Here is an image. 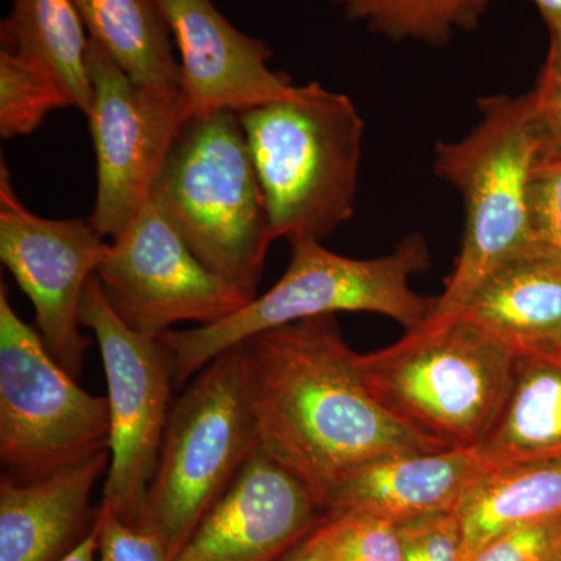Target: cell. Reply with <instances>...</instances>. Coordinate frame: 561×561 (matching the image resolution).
Wrapping results in <instances>:
<instances>
[{"instance_id":"cell-1","label":"cell","mask_w":561,"mask_h":561,"mask_svg":"<svg viewBox=\"0 0 561 561\" xmlns=\"http://www.w3.org/2000/svg\"><path fill=\"white\" fill-rule=\"evenodd\" d=\"M241 345L261 446L320 504L342 476L362 465L449 449L371 393L335 316L283 324Z\"/></svg>"},{"instance_id":"cell-2","label":"cell","mask_w":561,"mask_h":561,"mask_svg":"<svg viewBox=\"0 0 561 561\" xmlns=\"http://www.w3.org/2000/svg\"><path fill=\"white\" fill-rule=\"evenodd\" d=\"M290 264L278 283L227 319L168 331L158 341L171 365L173 387L184 386L224 351L251 335L312 317L373 312L398 321L408 331L430 319L434 298L412 289L416 273L430 268L426 239L409 234L389 254L354 260L324 249L319 241L290 242Z\"/></svg>"},{"instance_id":"cell-3","label":"cell","mask_w":561,"mask_h":561,"mask_svg":"<svg viewBox=\"0 0 561 561\" xmlns=\"http://www.w3.org/2000/svg\"><path fill=\"white\" fill-rule=\"evenodd\" d=\"M273 239L323 241L356 210L364 119L319 81L239 114Z\"/></svg>"},{"instance_id":"cell-4","label":"cell","mask_w":561,"mask_h":561,"mask_svg":"<svg viewBox=\"0 0 561 561\" xmlns=\"http://www.w3.org/2000/svg\"><path fill=\"white\" fill-rule=\"evenodd\" d=\"M478 105V125L434 150L435 175L463 202L465 232L456 267L424 324L459 319L497 268L534 249L529 186L541 142L529 92L491 95L479 99Z\"/></svg>"},{"instance_id":"cell-5","label":"cell","mask_w":561,"mask_h":561,"mask_svg":"<svg viewBox=\"0 0 561 561\" xmlns=\"http://www.w3.org/2000/svg\"><path fill=\"white\" fill-rule=\"evenodd\" d=\"M151 198L210 272L247 300L257 297L275 239L238 113L192 117Z\"/></svg>"},{"instance_id":"cell-6","label":"cell","mask_w":561,"mask_h":561,"mask_svg":"<svg viewBox=\"0 0 561 561\" xmlns=\"http://www.w3.org/2000/svg\"><path fill=\"white\" fill-rule=\"evenodd\" d=\"M518 357L459 317L357 354V367L371 393L413 430L446 448H478L500 416Z\"/></svg>"},{"instance_id":"cell-7","label":"cell","mask_w":561,"mask_h":561,"mask_svg":"<svg viewBox=\"0 0 561 561\" xmlns=\"http://www.w3.org/2000/svg\"><path fill=\"white\" fill-rule=\"evenodd\" d=\"M261 446L242 345L224 351L172 402L157 471L135 527L171 561Z\"/></svg>"},{"instance_id":"cell-8","label":"cell","mask_w":561,"mask_h":561,"mask_svg":"<svg viewBox=\"0 0 561 561\" xmlns=\"http://www.w3.org/2000/svg\"><path fill=\"white\" fill-rule=\"evenodd\" d=\"M108 398L92 397L55 360L0 286V461L25 482L110 449Z\"/></svg>"},{"instance_id":"cell-9","label":"cell","mask_w":561,"mask_h":561,"mask_svg":"<svg viewBox=\"0 0 561 561\" xmlns=\"http://www.w3.org/2000/svg\"><path fill=\"white\" fill-rule=\"evenodd\" d=\"M88 111L98 192L90 221L103 239L121 234L153 197L169 154L192 119L180 88L136 83L90 39Z\"/></svg>"},{"instance_id":"cell-10","label":"cell","mask_w":561,"mask_h":561,"mask_svg":"<svg viewBox=\"0 0 561 561\" xmlns=\"http://www.w3.org/2000/svg\"><path fill=\"white\" fill-rule=\"evenodd\" d=\"M80 321L95 335L108 383L111 463L102 505L136 526L171 415V365L160 341L133 331L117 317L95 275L84 290Z\"/></svg>"},{"instance_id":"cell-11","label":"cell","mask_w":561,"mask_h":561,"mask_svg":"<svg viewBox=\"0 0 561 561\" xmlns=\"http://www.w3.org/2000/svg\"><path fill=\"white\" fill-rule=\"evenodd\" d=\"M95 276L117 317L154 341L181 321L208 327L249 302L195 256L153 198L108 242Z\"/></svg>"},{"instance_id":"cell-12","label":"cell","mask_w":561,"mask_h":561,"mask_svg":"<svg viewBox=\"0 0 561 561\" xmlns=\"http://www.w3.org/2000/svg\"><path fill=\"white\" fill-rule=\"evenodd\" d=\"M106 249L90 220L46 219L25 208L2 158L0 260L32 301L44 345L76 379L91 345L80 330L81 301Z\"/></svg>"},{"instance_id":"cell-13","label":"cell","mask_w":561,"mask_h":561,"mask_svg":"<svg viewBox=\"0 0 561 561\" xmlns=\"http://www.w3.org/2000/svg\"><path fill=\"white\" fill-rule=\"evenodd\" d=\"M327 516L313 491L260 446L175 561H279Z\"/></svg>"},{"instance_id":"cell-14","label":"cell","mask_w":561,"mask_h":561,"mask_svg":"<svg viewBox=\"0 0 561 561\" xmlns=\"http://www.w3.org/2000/svg\"><path fill=\"white\" fill-rule=\"evenodd\" d=\"M180 51V91L192 117L243 111L279 101L294 90L271 68L264 41L231 24L213 0H158Z\"/></svg>"},{"instance_id":"cell-15","label":"cell","mask_w":561,"mask_h":561,"mask_svg":"<svg viewBox=\"0 0 561 561\" xmlns=\"http://www.w3.org/2000/svg\"><path fill=\"white\" fill-rule=\"evenodd\" d=\"M489 468L478 448L383 457L342 476L321 505L327 513H371L394 523L454 512Z\"/></svg>"},{"instance_id":"cell-16","label":"cell","mask_w":561,"mask_h":561,"mask_svg":"<svg viewBox=\"0 0 561 561\" xmlns=\"http://www.w3.org/2000/svg\"><path fill=\"white\" fill-rule=\"evenodd\" d=\"M111 451L33 479L0 481V561H58L90 515L92 486L108 472Z\"/></svg>"},{"instance_id":"cell-17","label":"cell","mask_w":561,"mask_h":561,"mask_svg":"<svg viewBox=\"0 0 561 561\" xmlns=\"http://www.w3.org/2000/svg\"><path fill=\"white\" fill-rule=\"evenodd\" d=\"M460 317L518 356L556 357L561 351V261L524 251L483 283Z\"/></svg>"},{"instance_id":"cell-18","label":"cell","mask_w":561,"mask_h":561,"mask_svg":"<svg viewBox=\"0 0 561 561\" xmlns=\"http://www.w3.org/2000/svg\"><path fill=\"white\" fill-rule=\"evenodd\" d=\"M454 512L461 527V561H472L502 534L561 515V459L489 468Z\"/></svg>"},{"instance_id":"cell-19","label":"cell","mask_w":561,"mask_h":561,"mask_svg":"<svg viewBox=\"0 0 561 561\" xmlns=\"http://www.w3.org/2000/svg\"><path fill=\"white\" fill-rule=\"evenodd\" d=\"M478 449L490 468L561 459V362L518 357L500 416Z\"/></svg>"},{"instance_id":"cell-20","label":"cell","mask_w":561,"mask_h":561,"mask_svg":"<svg viewBox=\"0 0 561 561\" xmlns=\"http://www.w3.org/2000/svg\"><path fill=\"white\" fill-rule=\"evenodd\" d=\"M90 39L136 83L180 88V61L158 0H72Z\"/></svg>"},{"instance_id":"cell-21","label":"cell","mask_w":561,"mask_h":561,"mask_svg":"<svg viewBox=\"0 0 561 561\" xmlns=\"http://www.w3.org/2000/svg\"><path fill=\"white\" fill-rule=\"evenodd\" d=\"M2 49L27 58L54 77L70 105L88 114L92 102L90 36L72 0H13L0 25Z\"/></svg>"},{"instance_id":"cell-22","label":"cell","mask_w":561,"mask_h":561,"mask_svg":"<svg viewBox=\"0 0 561 561\" xmlns=\"http://www.w3.org/2000/svg\"><path fill=\"white\" fill-rule=\"evenodd\" d=\"M350 21L393 43L415 41L443 47L457 32L471 33L491 0H332Z\"/></svg>"},{"instance_id":"cell-23","label":"cell","mask_w":561,"mask_h":561,"mask_svg":"<svg viewBox=\"0 0 561 561\" xmlns=\"http://www.w3.org/2000/svg\"><path fill=\"white\" fill-rule=\"evenodd\" d=\"M70 105L68 94L39 65L0 49V136L22 138L38 130L55 110Z\"/></svg>"},{"instance_id":"cell-24","label":"cell","mask_w":561,"mask_h":561,"mask_svg":"<svg viewBox=\"0 0 561 561\" xmlns=\"http://www.w3.org/2000/svg\"><path fill=\"white\" fill-rule=\"evenodd\" d=\"M321 531L330 561H402L398 523L382 516L328 513Z\"/></svg>"},{"instance_id":"cell-25","label":"cell","mask_w":561,"mask_h":561,"mask_svg":"<svg viewBox=\"0 0 561 561\" xmlns=\"http://www.w3.org/2000/svg\"><path fill=\"white\" fill-rule=\"evenodd\" d=\"M531 245L561 261V160L541 153L529 186Z\"/></svg>"},{"instance_id":"cell-26","label":"cell","mask_w":561,"mask_h":561,"mask_svg":"<svg viewBox=\"0 0 561 561\" xmlns=\"http://www.w3.org/2000/svg\"><path fill=\"white\" fill-rule=\"evenodd\" d=\"M402 561H461V527L456 512L432 513L398 523Z\"/></svg>"},{"instance_id":"cell-27","label":"cell","mask_w":561,"mask_h":561,"mask_svg":"<svg viewBox=\"0 0 561 561\" xmlns=\"http://www.w3.org/2000/svg\"><path fill=\"white\" fill-rule=\"evenodd\" d=\"M472 561H561V515L502 534Z\"/></svg>"},{"instance_id":"cell-28","label":"cell","mask_w":561,"mask_h":561,"mask_svg":"<svg viewBox=\"0 0 561 561\" xmlns=\"http://www.w3.org/2000/svg\"><path fill=\"white\" fill-rule=\"evenodd\" d=\"M99 561H171L160 538L122 522L105 505L95 513Z\"/></svg>"},{"instance_id":"cell-29","label":"cell","mask_w":561,"mask_h":561,"mask_svg":"<svg viewBox=\"0 0 561 561\" xmlns=\"http://www.w3.org/2000/svg\"><path fill=\"white\" fill-rule=\"evenodd\" d=\"M529 95L541 153L561 160V57H546Z\"/></svg>"},{"instance_id":"cell-30","label":"cell","mask_w":561,"mask_h":561,"mask_svg":"<svg viewBox=\"0 0 561 561\" xmlns=\"http://www.w3.org/2000/svg\"><path fill=\"white\" fill-rule=\"evenodd\" d=\"M279 561H330L328 560L323 531H321V523L305 540L298 542V545Z\"/></svg>"},{"instance_id":"cell-31","label":"cell","mask_w":561,"mask_h":561,"mask_svg":"<svg viewBox=\"0 0 561 561\" xmlns=\"http://www.w3.org/2000/svg\"><path fill=\"white\" fill-rule=\"evenodd\" d=\"M534 3L551 36L549 57H561V0H534Z\"/></svg>"},{"instance_id":"cell-32","label":"cell","mask_w":561,"mask_h":561,"mask_svg":"<svg viewBox=\"0 0 561 561\" xmlns=\"http://www.w3.org/2000/svg\"><path fill=\"white\" fill-rule=\"evenodd\" d=\"M95 553H99L98 530H95V524H92L91 530L88 531L87 537L77 542V545L58 561H95Z\"/></svg>"},{"instance_id":"cell-33","label":"cell","mask_w":561,"mask_h":561,"mask_svg":"<svg viewBox=\"0 0 561 561\" xmlns=\"http://www.w3.org/2000/svg\"><path fill=\"white\" fill-rule=\"evenodd\" d=\"M551 359H556V360L561 362V351H560V353H559V354H557V356H556V357H551Z\"/></svg>"}]
</instances>
